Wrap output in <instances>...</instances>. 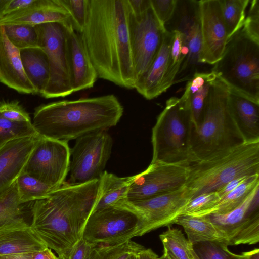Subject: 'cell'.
<instances>
[{
	"label": "cell",
	"instance_id": "cell-1",
	"mask_svg": "<svg viewBox=\"0 0 259 259\" xmlns=\"http://www.w3.org/2000/svg\"><path fill=\"white\" fill-rule=\"evenodd\" d=\"M130 19L127 0H89L86 22L79 34L98 77L133 89Z\"/></svg>",
	"mask_w": 259,
	"mask_h": 259
},
{
	"label": "cell",
	"instance_id": "cell-2",
	"mask_svg": "<svg viewBox=\"0 0 259 259\" xmlns=\"http://www.w3.org/2000/svg\"><path fill=\"white\" fill-rule=\"evenodd\" d=\"M100 187V179L78 185L65 182L46 198L33 202L31 228L58 259H67L82 238Z\"/></svg>",
	"mask_w": 259,
	"mask_h": 259
},
{
	"label": "cell",
	"instance_id": "cell-3",
	"mask_svg": "<svg viewBox=\"0 0 259 259\" xmlns=\"http://www.w3.org/2000/svg\"><path fill=\"white\" fill-rule=\"evenodd\" d=\"M123 108L112 94L62 100L37 107L32 125L42 137L68 142L106 131L118 123Z\"/></svg>",
	"mask_w": 259,
	"mask_h": 259
},
{
	"label": "cell",
	"instance_id": "cell-4",
	"mask_svg": "<svg viewBox=\"0 0 259 259\" xmlns=\"http://www.w3.org/2000/svg\"><path fill=\"white\" fill-rule=\"evenodd\" d=\"M229 88L217 77L205 101L200 122L193 128L195 161L209 159L244 143L231 115Z\"/></svg>",
	"mask_w": 259,
	"mask_h": 259
},
{
	"label": "cell",
	"instance_id": "cell-5",
	"mask_svg": "<svg viewBox=\"0 0 259 259\" xmlns=\"http://www.w3.org/2000/svg\"><path fill=\"white\" fill-rule=\"evenodd\" d=\"M256 174H259V142L244 143L209 159L190 163L184 187L190 200L216 192L238 177Z\"/></svg>",
	"mask_w": 259,
	"mask_h": 259
},
{
	"label": "cell",
	"instance_id": "cell-6",
	"mask_svg": "<svg viewBox=\"0 0 259 259\" xmlns=\"http://www.w3.org/2000/svg\"><path fill=\"white\" fill-rule=\"evenodd\" d=\"M193 122L189 102L172 97L152 128L151 162L189 165L195 161L191 150Z\"/></svg>",
	"mask_w": 259,
	"mask_h": 259
},
{
	"label": "cell",
	"instance_id": "cell-7",
	"mask_svg": "<svg viewBox=\"0 0 259 259\" xmlns=\"http://www.w3.org/2000/svg\"><path fill=\"white\" fill-rule=\"evenodd\" d=\"M211 71L230 90L259 104V42L243 27L228 40Z\"/></svg>",
	"mask_w": 259,
	"mask_h": 259
},
{
	"label": "cell",
	"instance_id": "cell-8",
	"mask_svg": "<svg viewBox=\"0 0 259 259\" xmlns=\"http://www.w3.org/2000/svg\"><path fill=\"white\" fill-rule=\"evenodd\" d=\"M142 235L138 214L122 204L93 212L84 227L82 238L95 245H114Z\"/></svg>",
	"mask_w": 259,
	"mask_h": 259
},
{
	"label": "cell",
	"instance_id": "cell-9",
	"mask_svg": "<svg viewBox=\"0 0 259 259\" xmlns=\"http://www.w3.org/2000/svg\"><path fill=\"white\" fill-rule=\"evenodd\" d=\"M38 47L46 53L50 79L42 96L64 97L73 92L69 72L65 25L51 22L36 25Z\"/></svg>",
	"mask_w": 259,
	"mask_h": 259
},
{
	"label": "cell",
	"instance_id": "cell-10",
	"mask_svg": "<svg viewBox=\"0 0 259 259\" xmlns=\"http://www.w3.org/2000/svg\"><path fill=\"white\" fill-rule=\"evenodd\" d=\"M113 140L106 131L93 132L76 139L70 149V184L100 179L112 151Z\"/></svg>",
	"mask_w": 259,
	"mask_h": 259
},
{
	"label": "cell",
	"instance_id": "cell-11",
	"mask_svg": "<svg viewBox=\"0 0 259 259\" xmlns=\"http://www.w3.org/2000/svg\"><path fill=\"white\" fill-rule=\"evenodd\" d=\"M70 149L68 142L40 137L23 171L56 189L69 171Z\"/></svg>",
	"mask_w": 259,
	"mask_h": 259
},
{
	"label": "cell",
	"instance_id": "cell-12",
	"mask_svg": "<svg viewBox=\"0 0 259 259\" xmlns=\"http://www.w3.org/2000/svg\"><path fill=\"white\" fill-rule=\"evenodd\" d=\"M165 30L151 6L137 18L130 11V31L135 85L145 75L154 61Z\"/></svg>",
	"mask_w": 259,
	"mask_h": 259
},
{
	"label": "cell",
	"instance_id": "cell-13",
	"mask_svg": "<svg viewBox=\"0 0 259 259\" xmlns=\"http://www.w3.org/2000/svg\"><path fill=\"white\" fill-rule=\"evenodd\" d=\"M188 165L151 162L143 171L134 175L127 195L129 201L146 199L183 188Z\"/></svg>",
	"mask_w": 259,
	"mask_h": 259
},
{
	"label": "cell",
	"instance_id": "cell-14",
	"mask_svg": "<svg viewBox=\"0 0 259 259\" xmlns=\"http://www.w3.org/2000/svg\"><path fill=\"white\" fill-rule=\"evenodd\" d=\"M190 200L184 187L177 190L146 199L121 202L132 209L140 218L142 235L159 228L174 224Z\"/></svg>",
	"mask_w": 259,
	"mask_h": 259
},
{
	"label": "cell",
	"instance_id": "cell-15",
	"mask_svg": "<svg viewBox=\"0 0 259 259\" xmlns=\"http://www.w3.org/2000/svg\"><path fill=\"white\" fill-rule=\"evenodd\" d=\"M198 2L201 34L199 63L214 65L222 57L228 42L227 28L219 0Z\"/></svg>",
	"mask_w": 259,
	"mask_h": 259
},
{
	"label": "cell",
	"instance_id": "cell-16",
	"mask_svg": "<svg viewBox=\"0 0 259 259\" xmlns=\"http://www.w3.org/2000/svg\"><path fill=\"white\" fill-rule=\"evenodd\" d=\"M23 213L0 216V256L31 253L48 247L33 232Z\"/></svg>",
	"mask_w": 259,
	"mask_h": 259
},
{
	"label": "cell",
	"instance_id": "cell-17",
	"mask_svg": "<svg viewBox=\"0 0 259 259\" xmlns=\"http://www.w3.org/2000/svg\"><path fill=\"white\" fill-rule=\"evenodd\" d=\"M174 17L177 20L174 28L182 33L188 49V55L179 73L199 64L201 34L198 1H178ZM178 73V74H179Z\"/></svg>",
	"mask_w": 259,
	"mask_h": 259
},
{
	"label": "cell",
	"instance_id": "cell-18",
	"mask_svg": "<svg viewBox=\"0 0 259 259\" xmlns=\"http://www.w3.org/2000/svg\"><path fill=\"white\" fill-rule=\"evenodd\" d=\"M69 72L73 92L92 88L98 77L80 35L65 26Z\"/></svg>",
	"mask_w": 259,
	"mask_h": 259
},
{
	"label": "cell",
	"instance_id": "cell-19",
	"mask_svg": "<svg viewBox=\"0 0 259 259\" xmlns=\"http://www.w3.org/2000/svg\"><path fill=\"white\" fill-rule=\"evenodd\" d=\"M40 137L37 134L16 139L0 147V193L11 186L23 171Z\"/></svg>",
	"mask_w": 259,
	"mask_h": 259
},
{
	"label": "cell",
	"instance_id": "cell-20",
	"mask_svg": "<svg viewBox=\"0 0 259 259\" xmlns=\"http://www.w3.org/2000/svg\"><path fill=\"white\" fill-rule=\"evenodd\" d=\"M51 22L73 27L70 13L59 0H36L32 5L0 19V26L10 24L36 26Z\"/></svg>",
	"mask_w": 259,
	"mask_h": 259
},
{
	"label": "cell",
	"instance_id": "cell-21",
	"mask_svg": "<svg viewBox=\"0 0 259 259\" xmlns=\"http://www.w3.org/2000/svg\"><path fill=\"white\" fill-rule=\"evenodd\" d=\"M0 82L22 94H35L23 68L20 50L7 38L0 26Z\"/></svg>",
	"mask_w": 259,
	"mask_h": 259
},
{
	"label": "cell",
	"instance_id": "cell-22",
	"mask_svg": "<svg viewBox=\"0 0 259 259\" xmlns=\"http://www.w3.org/2000/svg\"><path fill=\"white\" fill-rule=\"evenodd\" d=\"M228 104L244 142H259V104L229 89Z\"/></svg>",
	"mask_w": 259,
	"mask_h": 259
},
{
	"label": "cell",
	"instance_id": "cell-23",
	"mask_svg": "<svg viewBox=\"0 0 259 259\" xmlns=\"http://www.w3.org/2000/svg\"><path fill=\"white\" fill-rule=\"evenodd\" d=\"M173 38V31L166 28L154 61L145 75L135 85V89L147 100L160 95V89L167 69Z\"/></svg>",
	"mask_w": 259,
	"mask_h": 259
},
{
	"label": "cell",
	"instance_id": "cell-24",
	"mask_svg": "<svg viewBox=\"0 0 259 259\" xmlns=\"http://www.w3.org/2000/svg\"><path fill=\"white\" fill-rule=\"evenodd\" d=\"M258 189L257 185L238 207L223 214L208 215L228 246L230 239L254 212L258 211Z\"/></svg>",
	"mask_w": 259,
	"mask_h": 259
},
{
	"label": "cell",
	"instance_id": "cell-25",
	"mask_svg": "<svg viewBox=\"0 0 259 259\" xmlns=\"http://www.w3.org/2000/svg\"><path fill=\"white\" fill-rule=\"evenodd\" d=\"M24 73L35 94L42 96L50 79V66L45 52L40 47L20 50Z\"/></svg>",
	"mask_w": 259,
	"mask_h": 259
},
{
	"label": "cell",
	"instance_id": "cell-26",
	"mask_svg": "<svg viewBox=\"0 0 259 259\" xmlns=\"http://www.w3.org/2000/svg\"><path fill=\"white\" fill-rule=\"evenodd\" d=\"M216 78V75L211 71L195 72L188 81L181 96L189 102L194 128L200 122L205 101L211 84Z\"/></svg>",
	"mask_w": 259,
	"mask_h": 259
},
{
	"label": "cell",
	"instance_id": "cell-27",
	"mask_svg": "<svg viewBox=\"0 0 259 259\" xmlns=\"http://www.w3.org/2000/svg\"><path fill=\"white\" fill-rule=\"evenodd\" d=\"M133 179L134 176L119 177L104 171L100 178L99 196L93 212L116 205L127 200V193Z\"/></svg>",
	"mask_w": 259,
	"mask_h": 259
},
{
	"label": "cell",
	"instance_id": "cell-28",
	"mask_svg": "<svg viewBox=\"0 0 259 259\" xmlns=\"http://www.w3.org/2000/svg\"><path fill=\"white\" fill-rule=\"evenodd\" d=\"M174 224L183 227L188 241L193 245L207 241L226 244L224 239L207 215H181L176 219Z\"/></svg>",
	"mask_w": 259,
	"mask_h": 259
},
{
	"label": "cell",
	"instance_id": "cell-29",
	"mask_svg": "<svg viewBox=\"0 0 259 259\" xmlns=\"http://www.w3.org/2000/svg\"><path fill=\"white\" fill-rule=\"evenodd\" d=\"M258 185L259 174L251 176L234 190L221 198L212 207L191 215L201 217L227 213L240 205Z\"/></svg>",
	"mask_w": 259,
	"mask_h": 259
},
{
	"label": "cell",
	"instance_id": "cell-30",
	"mask_svg": "<svg viewBox=\"0 0 259 259\" xmlns=\"http://www.w3.org/2000/svg\"><path fill=\"white\" fill-rule=\"evenodd\" d=\"M172 31L174 38L167 69L160 89V95L174 84L175 78L188 55V49L183 34L177 30Z\"/></svg>",
	"mask_w": 259,
	"mask_h": 259
},
{
	"label": "cell",
	"instance_id": "cell-31",
	"mask_svg": "<svg viewBox=\"0 0 259 259\" xmlns=\"http://www.w3.org/2000/svg\"><path fill=\"white\" fill-rule=\"evenodd\" d=\"M159 238L163 246V254L167 259H193V245L180 229L167 226Z\"/></svg>",
	"mask_w": 259,
	"mask_h": 259
},
{
	"label": "cell",
	"instance_id": "cell-32",
	"mask_svg": "<svg viewBox=\"0 0 259 259\" xmlns=\"http://www.w3.org/2000/svg\"><path fill=\"white\" fill-rule=\"evenodd\" d=\"M15 182L20 200L22 204L45 198L56 189L23 171Z\"/></svg>",
	"mask_w": 259,
	"mask_h": 259
},
{
	"label": "cell",
	"instance_id": "cell-33",
	"mask_svg": "<svg viewBox=\"0 0 259 259\" xmlns=\"http://www.w3.org/2000/svg\"><path fill=\"white\" fill-rule=\"evenodd\" d=\"M228 40L243 26L250 0H219Z\"/></svg>",
	"mask_w": 259,
	"mask_h": 259
},
{
	"label": "cell",
	"instance_id": "cell-34",
	"mask_svg": "<svg viewBox=\"0 0 259 259\" xmlns=\"http://www.w3.org/2000/svg\"><path fill=\"white\" fill-rule=\"evenodd\" d=\"M1 26L10 42L19 50L38 47V36L36 26L10 24Z\"/></svg>",
	"mask_w": 259,
	"mask_h": 259
},
{
	"label": "cell",
	"instance_id": "cell-35",
	"mask_svg": "<svg viewBox=\"0 0 259 259\" xmlns=\"http://www.w3.org/2000/svg\"><path fill=\"white\" fill-rule=\"evenodd\" d=\"M144 248L131 240L114 245H100L94 247L88 259H127Z\"/></svg>",
	"mask_w": 259,
	"mask_h": 259
},
{
	"label": "cell",
	"instance_id": "cell-36",
	"mask_svg": "<svg viewBox=\"0 0 259 259\" xmlns=\"http://www.w3.org/2000/svg\"><path fill=\"white\" fill-rule=\"evenodd\" d=\"M32 122H16L0 115V147L18 138L37 135Z\"/></svg>",
	"mask_w": 259,
	"mask_h": 259
},
{
	"label": "cell",
	"instance_id": "cell-37",
	"mask_svg": "<svg viewBox=\"0 0 259 259\" xmlns=\"http://www.w3.org/2000/svg\"><path fill=\"white\" fill-rule=\"evenodd\" d=\"M259 241V211L252 214L230 239L228 245L255 244Z\"/></svg>",
	"mask_w": 259,
	"mask_h": 259
},
{
	"label": "cell",
	"instance_id": "cell-38",
	"mask_svg": "<svg viewBox=\"0 0 259 259\" xmlns=\"http://www.w3.org/2000/svg\"><path fill=\"white\" fill-rule=\"evenodd\" d=\"M225 244L217 242H202L193 245L199 259H239V254L231 252Z\"/></svg>",
	"mask_w": 259,
	"mask_h": 259
},
{
	"label": "cell",
	"instance_id": "cell-39",
	"mask_svg": "<svg viewBox=\"0 0 259 259\" xmlns=\"http://www.w3.org/2000/svg\"><path fill=\"white\" fill-rule=\"evenodd\" d=\"M70 13L73 28L79 34L82 31L86 22L89 0H59Z\"/></svg>",
	"mask_w": 259,
	"mask_h": 259
},
{
	"label": "cell",
	"instance_id": "cell-40",
	"mask_svg": "<svg viewBox=\"0 0 259 259\" xmlns=\"http://www.w3.org/2000/svg\"><path fill=\"white\" fill-rule=\"evenodd\" d=\"M26 204L21 203L15 182L0 193V216L23 212Z\"/></svg>",
	"mask_w": 259,
	"mask_h": 259
},
{
	"label": "cell",
	"instance_id": "cell-41",
	"mask_svg": "<svg viewBox=\"0 0 259 259\" xmlns=\"http://www.w3.org/2000/svg\"><path fill=\"white\" fill-rule=\"evenodd\" d=\"M219 199L220 198L216 192L197 195L188 202L181 215H191L206 210L215 204Z\"/></svg>",
	"mask_w": 259,
	"mask_h": 259
},
{
	"label": "cell",
	"instance_id": "cell-42",
	"mask_svg": "<svg viewBox=\"0 0 259 259\" xmlns=\"http://www.w3.org/2000/svg\"><path fill=\"white\" fill-rule=\"evenodd\" d=\"M0 115L14 122H31L29 114L17 101L0 103Z\"/></svg>",
	"mask_w": 259,
	"mask_h": 259
},
{
	"label": "cell",
	"instance_id": "cell-43",
	"mask_svg": "<svg viewBox=\"0 0 259 259\" xmlns=\"http://www.w3.org/2000/svg\"><path fill=\"white\" fill-rule=\"evenodd\" d=\"M177 0H150L151 8L160 24L165 27L172 18Z\"/></svg>",
	"mask_w": 259,
	"mask_h": 259
},
{
	"label": "cell",
	"instance_id": "cell-44",
	"mask_svg": "<svg viewBox=\"0 0 259 259\" xmlns=\"http://www.w3.org/2000/svg\"><path fill=\"white\" fill-rule=\"evenodd\" d=\"M250 3L243 28L251 38L259 42V0L250 1Z\"/></svg>",
	"mask_w": 259,
	"mask_h": 259
},
{
	"label": "cell",
	"instance_id": "cell-45",
	"mask_svg": "<svg viewBox=\"0 0 259 259\" xmlns=\"http://www.w3.org/2000/svg\"><path fill=\"white\" fill-rule=\"evenodd\" d=\"M96 246L81 238L72 249L67 259H88Z\"/></svg>",
	"mask_w": 259,
	"mask_h": 259
},
{
	"label": "cell",
	"instance_id": "cell-46",
	"mask_svg": "<svg viewBox=\"0 0 259 259\" xmlns=\"http://www.w3.org/2000/svg\"><path fill=\"white\" fill-rule=\"evenodd\" d=\"M131 14L136 18L141 17L151 6L150 0H127Z\"/></svg>",
	"mask_w": 259,
	"mask_h": 259
},
{
	"label": "cell",
	"instance_id": "cell-47",
	"mask_svg": "<svg viewBox=\"0 0 259 259\" xmlns=\"http://www.w3.org/2000/svg\"><path fill=\"white\" fill-rule=\"evenodd\" d=\"M250 176H251L239 177L229 182L225 186L216 191L220 199L234 190L247 180Z\"/></svg>",
	"mask_w": 259,
	"mask_h": 259
},
{
	"label": "cell",
	"instance_id": "cell-48",
	"mask_svg": "<svg viewBox=\"0 0 259 259\" xmlns=\"http://www.w3.org/2000/svg\"><path fill=\"white\" fill-rule=\"evenodd\" d=\"M36 0H10L5 11V16L24 9L32 4Z\"/></svg>",
	"mask_w": 259,
	"mask_h": 259
},
{
	"label": "cell",
	"instance_id": "cell-49",
	"mask_svg": "<svg viewBox=\"0 0 259 259\" xmlns=\"http://www.w3.org/2000/svg\"><path fill=\"white\" fill-rule=\"evenodd\" d=\"M30 259H58L48 247L30 254Z\"/></svg>",
	"mask_w": 259,
	"mask_h": 259
},
{
	"label": "cell",
	"instance_id": "cell-50",
	"mask_svg": "<svg viewBox=\"0 0 259 259\" xmlns=\"http://www.w3.org/2000/svg\"><path fill=\"white\" fill-rule=\"evenodd\" d=\"M138 259H157L158 255L151 249H146L140 251L137 254Z\"/></svg>",
	"mask_w": 259,
	"mask_h": 259
},
{
	"label": "cell",
	"instance_id": "cell-51",
	"mask_svg": "<svg viewBox=\"0 0 259 259\" xmlns=\"http://www.w3.org/2000/svg\"><path fill=\"white\" fill-rule=\"evenodd\" d=\"M31 253L17 254L2 256H0V259H30Z\"/></svg>",
	"mask_w": 259,
	"mask_h": 259
},
{
	"label": "cell",
	"instance_id": "cell-52",
	"mask_svg": "<svg viewBox=\"0 0 259 259\" xmlns=\"http://www.w3.org/2000/svg\"><path fill=\"white\" fill-rule=\"evenodd\" d=\"M10 0H0V19L5 16V11Z\"/></svg>",
	"mask_w": 259,
	"mask_h": 259
},
{
	"label": "cell",
	"instance_id": "cell-53",
	"mask_svg": "<svg viewBox=\"0 0 259 259\" xmlns=\"http://www.w3.org/2000/svg\"><path fill=\"white\" fill-rule=\"evenodd\" d=\"M249 259H259V250L258 248L252 250V253Z\"/></svg>",
	"mask_w": 259,
	"mask_h": 259
},
{
	"label": "cell",
	"instance_id": "cell-54",
	"mask_svg": "<svg viewBox=\"0 0 259 259\" xmlns=\"http://www.w3.org/2000/svg\"><path fill=\"white\" fill-rule=\"evenodd\" d=\"M138 253L132 254L127 259H138L137 255Z\"/></svg>",
	"mask_w": 259,
	"mask_h": 259
},
{
	"label": "cell",
	"instance_id": "cell-55",
	"mask_svg": "<svg viewBox=\"0 0 259 259\" xmlns=\"http://www.w3.org/2000/svg\"><path fill=\"white\" fill-rule=\"evenodd\" d=\"M192 255H193V259H199L198 258V257L196 255V254H195V253L194 252V250H193V248H192Z\"/></svg>",
	"mask_w": 259,
	"mask_h": 259
},
{
	"label": "cell",
	"instance_id": "cell-56",
	"mask_svg": "<svg viewBox=\"0 0 259 259\" xmlns=\"http://www.w3.org/2000/svg\"><path fill=\"white\" fill-rule=\"evenodd\" d=\"M157 259H167L166 256L163 254V255L160 256V257H158Z\"/></svg>",
	"mask_w": 259,
	"mask_h": 259
}]
</instances>
